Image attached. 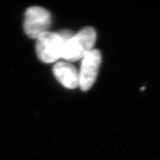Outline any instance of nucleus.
<instances>
[{"mask_svg":"<svg viewBox=\"0 0 160 160\" xmlns=\"http://www.w3.org/2000/svg\"><path fill=\"white\" fill-rule=\"evenodd\" d=\"M97 34L91 27H86L73 34L66 42L62 58L69 62L82 59L94 45Z\"/></svg>","mask_w":160,"mask_h":160,"instance_id":"f03ea898","label":"nucleus"},{"mask_svg":"<svg viewBox=\"0 0 160 160\" xmlns=\"http://www.w3.org/2000/svg\"><path fill=\"white\" fill-rule=\"evenodd\" d=\"M51 24L50 12L42 7L33 6L26 10L24 30L26 35L31 39H38L48 32Z\"/></svg>","mask_w":160,"mask_h":160,"instance_id":"7ed1b4c3","label":"nucleus"},{"mask_svg":"<svg viewBox=\"0 0 160 160\" xmlns=\"http://www.w3.org/2000/svg\"><path fill=\"white\" fill-rule=\"evenodd\" d=\"M101 61V53L97 49H92L82 59L81 68L79 72V87L82 91H88L93 85Z\"/></svg>","mask_w":160,"mask_h":160,"instance_id":"20e7f679","label":"nucleus"},{"mask_svg":"<svg viewBox=\"0 0 160 160\" xmlns=\"http://www.w3.org/2000/svg\"><path fill=\"white\" fill-rule=\"evenodd\" d=\"M53 71L56 79L64 87L74 89L79 86V72L71 64L59 62L54 65Z\"/></svg>","mask_w":160,"mask_h":160,"instance_id":"39448f33","label":"nucleus"},{"mask_svg":"<svg viewBox=\"0 0 160 160\" xmlns=\"http://www.w3.org/2000/svg\"><path fill=\"white\" fill-rule=\"evenodd\" d=\"M70 31L53 33L46 32L37 39L36 51L40 61L45 63H53L62 58L66 42L73 36Z\"/></svg>","mask_w":160,"mask_h":160,"instance_id":"f257e3e1","label":"nucleus"}]
</instances>
